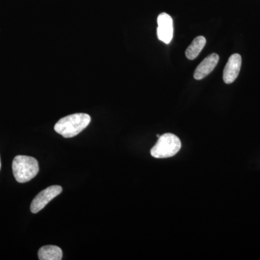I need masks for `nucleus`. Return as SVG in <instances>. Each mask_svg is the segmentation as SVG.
<instances>
[{"label":"nucleus","instance_id":"f03ea898","mask_svg":"<svg viewBox=\"0 0 260 260\" xmlns=\"http://www.w3.org/2000/svg\"><path fill=\"white\" fill-rule=\"evenodd\" d=\"M13 175L19 183H25L31 180L39 172V162L37 159L27 155H17L13 161Z\"/></svg>","mask_w":260,"mask_h":260},{"label":"nucleus","instance_id":"39448f33","mask_svg":"<svg viewBox=\"0 0 260 260\" xmlns=\"http://www.w3.org/2000/svg\"><path fill=\"white\" fill-rule=\"evenodd\" d=\"M158 25L157 35L159 40L167 44H170L174 34L172 17L167 13H160L158 17Z\"/></svg>","mask_w":260,"mask_h":260},{"label":"nucleus","instance_id":"9d476101","mask_svg":"<svg viewBox=\"0 0 260 260\" xmlns=\"http://www.w3.org/2000/svg\"><path fill=\"white\" fill-rule=\"evenodd\" d=\"M0 169H1V160H0Z\"/></svg>","mask_w":260,"mask_h":260},{"label":"nucleus","instance_id":"7ed1b4c3","mask_svg":"<svg viewBox=\"0 0 260 260\" xmlns=\"http://www.w3.org/2000/svg\"><path fill=\"white\" fill-rule=\"evenodd\" d=\"M181 147V140L177 135L166 133L158 138V142L150 150V153L155 158H171L180 150Z\"/></svg>","mask_w":260,"mask_h":260},{"label":"nucleus","instance_id":"1a4fd4ad","mask_svg":"<svg viewBox=\"0 0 260 260\" xmlns=\"http://www.w3.org/2000/svg\"><path fill=\"white\" fill-rule=\"evenodd\" d=\"M205 44H206V39L204 37L200 36V37L195 38L185 51L187 59L193 60L195 58L198 57L200 53L205 47Z\"/></svg>","mask_w":260,"mask_h":260},{"label":"nucleus","instance_id":"20e7f679","mask_svg":"<svg viewBox=\"0 0 260 260\" xmlns=\"http://www.w3.org/2000/svg\"><path fill=\"white\" fill-rule=\"evenodd\" d=\"M62 188L60 186L54 185L47 187V189L41 191L32 200L30 205V211L32 213H37L45 208L46 205L51 200L60 194Z\"/></svg>","mask_w":260,"mask_h":260},{"label":"nucleus","instance_id":"6e6552de","mask_svg":"<svg viewBox=\"0 0 260 260\" xmlns=\"http://www.w3.org/2000/svg\"><path fill=\"white\" fill-rule=\"evenodd\" d=\"M62 254L60 248L54 245L42 246L38 252L40 260H61Z\"/></svg>","mask_w":260,"mask_h":260},{"label":"nucleus","instance_id":"f257e3e1","mask_svg":"<svg viewBox=\"0 0 260 260\" xmlns=\"http://www.w3.org/2000/svg\"><path fill=\"white\" fill-rule=\"evenodd\" d=\"M90 120V115L84 113L71 114L59 119L54 126V130L65 138H73L85 129Z\"/></svg>","mask_w":260,"mask_h":260},{"label":"nucleus","instance_id":"423d86ee","mask_svg":"<svg viewBox=\"0 0 260 260\" xmlns=\"http://www.w3.org/2000/svg\"><path fill=\"white\" fill-rule=\"evenodd\" d=\"M242 56L239 54H234L229 58L223 70V80L226 84L234 83L240 73L242 67Z\"/></svg>","mask_w":260,"mask_h":260},{"label":"nucleus","instance_id":"0eeeda50","mask_svg":"<svg viewBox=\"0 0 260 260\" xmlns=\"http://www.w3.org/2000/svg\"><path fill=\"white\" fill-rule=\"evenodd\" d=\"M218 61L219 56L215 53L207 56L195 70L194 79L200 80L208 76L215 69V67L218 64Z\"/></svg>","mask_w":260,"mask_h":260},{"label":"nucleus","instance_id":"9b49d317","mask_svg":"<svg viewBox=\"0 0 260 260\" xmlns=\"http://www.w3.org/2000/svg\"><path fill=\"white\" fill-rule=\"evenodd\" d=\"M160 135H157V137H158V138H160Z\"/></svg>","mask_w":260,"mask_h":260}]
</instances>
